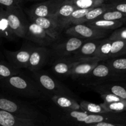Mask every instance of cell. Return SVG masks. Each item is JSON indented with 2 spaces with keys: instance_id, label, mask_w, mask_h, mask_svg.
Listing matches in <instances>:
<instances>
[{
  "instance_id": "6da1fadb",
  "label": "cell",
  "mask_w": 126,
  "mask_h": 126,
  "mask_svg": "<svg viewBox=\"0 0 126 126\" xmlns=\"http://www.w3.org/2000/svg\"><path fill=\"white\" fill-rule=\"evenodd\" d=\"M0 86L17 96L27 98H42L46 96L36 81L21 74L0 80Z\"/></svg>"
},
{
  "instance_id": "7a4b0ae2",
  "label": "cell",
  "mask_w": 126,
  "mask_h": 126,
  "mask_svg": "<svg viewBox=\"0 0 126 126\" xmlns=\"http://www.w3.org/2000/svg\"><path fill=\"white\" fill-rule=\"evenodd\" d=\"M0 109L18 118L34 121L36 123L45 120L44 116L34 107L11 97L0 95Z\"/></svg>"
},
{
  "instance_id": "3957f363",
  "label": "cell",
  "mask_w": 126,
  "mask_h": 126,
  "mask_svg": "<svg viewBox=\"0 0 126 126\" xmlns=\"http://www.w3.org/2000/svg\"><path fill=\"white\" fill-rule=\"evenodd\" d=\"M87 87L111 82H126V74L112 70L104 61H100L87 76L82 78Z\"/></svg>"
},
{
  "instance_id": "277c9868",
  "label": "cell",
  "mask_w": 126,
  "mask_h": 126,
  "mask_svg": "<svg viewBox=\"0 0 126 126\" xmlns=\"http://www.w3.org/2000/svg\"><path fill=\"white\" fill-rule=\"evenodd\" d=\"M33 78L46 95H65L73 97V94L67 87L43 72L33 71Z\"/></svg>"
},
{
  "instance_id": "5b68a950",
  "label": "cell",
  "mask_w": 126,
  "mask_h": 126,
  "mask_svg": "<svg viewBox=\"0 0 126 126\" xmlns=\"http://www.w3.org/2000/svg\"><path fill=\"white\" fill-rule=\"evenodd\" d=\"M6 12L11 30L16 36L24 38L29 22L22 6L6 7Z\"/></svg>"
},
{
  "instance_id": "8992f818",
  "label": "cell",
  "mask_w": 126,
  "mask_h": 126,
  "mask_svg": "<svg viewBox=\"0 0 126 126\" xmlns=\"http://www.w3.org/2000/svg\"><path fill=\"white\" fill-rule=\"evenodd\" d=\"M111 31L103 30L93 28L86 23L72 25L65 31L66 34L70 36H75L83 39L84 41L93 39H103Z\"/></svg>"
},
{
  "instance_id": "52a82bcc",
  "label": "cell",
  "mask_w": 126,
  "mask_h": 126,
  "mask_svg": "<svg viewBox=\"0 0 126 126\" xmlns=\"http://www.w3.org/2000/svg\"><path fill=\"white\" fill-rule=\"evenodd\" d=\"M84 41L79 38L71 36L62 43L54 45L50 54L55 59L71 56L81 46Z\"/></svg>"
},
{
  "instance_id": "ba28073f",
  "label": "cell",
  "mask_w": 126,
  "mask_h": 126,
  "mask_svg": "<svg viewBox=\"0 0 126 126\" xmlns=\"http://www.w3.org/2000/svg\"><path fill=\"white\" fill-rule=\"evenodd\" d=\"M65 0H46L37 2L26 10L27 15L30 17H50L55 14Z\"/></svg>"
},
{
  "instance_id": "9c48e42d",
  "label": "cell",
  "mask_w": 126,
  "mask_h": 126,
  "mask_svg": "<svg viewBox=\"0 0 126 126\" xmlns=\"http://www.w3.org/2000/svg\"><path fill=\"white\" fill-rule=\"evenodd\" d=\"M34 47L23 46L17 51L4 50V55L12 66L17 69L28 68L31 52Z\"/></svg>"
},
{
  "instance_id": "30bf717a",
  "label": "cell",
  "mask_w": 126,
  "mask_h": 126,
  "mask_svg": "<svg viewBox=\"0 0 126 126\" xmlns=\"http://www.w3.org/2000/svg\"><path fill=\"white\" fill-rule=\"evenodd\" d=\"M24 38L41 46L50 45L57 40L55 38L50 36L40 26L33 22H30L28 23Z\"/></svg>"
},
{
  "instance_id": "8fae6325",
  "label": "cell",
  "mask_w": 126,
  "mask_h": 126,
  "mask_svg": "<svg viewBox=\"0 0 126 126\" xmlns=\"http://www.w3.org/2000/svg\"><path fill=\"white\" fill-rule=\"evenodd\" d=\"M98 123L126 124V113L106 112L100 114H89L81 126L92 125Z\"/></svg>"
},
{
  "instance_id": "7c38bea8",
  "label": "cell",
  "mask_w": 126,
  "mask_h": 126,
  "mask_svg": "<svg viewBox=\"0 0 126 126\" xmlns=\"http://www.w3.org/2000/svg\"><path fill=\"white\" fill-rule=\"evenodd\" d=\"M100 61L97 57L78 60L71 69L69 76L73 78H84L91 72Z\"/></svg>"
},
{
  "instance_id": "4fadbf2b",
  "label": "cell",
  "mask_w": 126,
  "mask_h": 126,
  "mask_svg": "<svg viewBox=\"0 0 126 126\" xmlns=\"http://www.w3.org/2000/svg\"><path fill=\"white\" fill-rule=\"evenodd\" d=\"M50 55V50L45 46L33 47L30 56L28 68L32 72L38 71L47 63Z\"/></svg>"
},
{
  "instance_id": "5bb4252c",
  "label": "cell",
  "mask_w": 126,
  "mask_h": 126,
  "mask_svg": "<svg viewBox=\"0 0 126 126\" xmlns=\"http://www.w3.org/2000/svg\"><path fill=\"white\" fill-rule=\"evenodd\" d=\"M98 94H111L126 100V84L123 82H111L89 86Z\"/></svg>"
},
{
  "instance_id": "9a60e30c",
  "label": "cell",
  "mask_w": 126,
  "mask_h": 126,
  "mask_svg": "<svg viewBox=\"0 0 126 126\" xmlns=\"http://www.w3.org/2000/svg\"><path fill=\"white\" fill-rule=\"evenodd\" d=\"M30 22H33L40 26L50 36L57 39L62 31L52 16L46 17H30Z\"/></svg>"
},
{
  "instance_id": "2e32d148",
  "label": "cell",
  "mask_w": 126,
  "mask_h": 126,
  "mask_svg": "<svg viewBox=\"0 0 126 126\" xmlns=\"http://www.w3.org/2000/svg\"><path fill=\"white\" fill-rule=\"evenodd\" d=\"M76 9L75 6L67 0H65L58 9L53 17L55 18L60 30L62 31L63 30L68 28V21L69 17Z\"/></svg>"
},
{
  "instance_id": "e0dca14e",
  "label": "cell",
  "mask_w": 126,
  "mask_h": 126,
  "mask_svg": "<svg viewBox=\"0 0 126 126\" xmlns=\"http://www.w3.org/2000/svg\"><path fill=\"white\" fill-rule=\"evenodd\" d=\"M36 124L34 121L18 118L0 109V126H32Z\"/></svg>"
},
{
  "instance_id": "ac0fdd59",
  "label": "cell",
  "mask_w": 126,
  "mask_h": 126,
  "mask_svg": "<svg viewBox=\"0 0 126 126\" xmlns=\"http://www.w3.org/2000/svg\"><path fill=\"white\" fill-rule=\"evenodd\" d=\"M103 39L86 41L71 56L77 60L94 57L95 54Z\"/></svg>"
},
{
  "instance_id": "d6986e66",
  "label": "cell",
  "mask_w": 126,
  "mask_h": 126,
  "mask_svg": "<svg viewBox=\"0 0 126 126\" xmlns=\"http://www.w3.org/2000/svg\"><path fill=\"white\" fill-rule=\"evenodd\" d=\"M77 60V59H75L72 56L55 59L53 63V71L57 75L69 76L71 69Z\"/></svg>"
},
{
  "instance_id": "ffe728a7",
  "label": "cell",
  "mask_w": 126,
  "mask_h": 126,
  "mask_svg": "<svg viewBox=\"0 0 126 126\" xmlns=\"http://www.w3.org/2000/svg\"><path fill=\"white\" fill-rule=\"evenodd\" d=\"M50 98L54 103L64 110H81L79 103L73 97L65 95H52Z\"/></svg>"
},
{
  "instance_id": "44dd1931",
  "label": "cell",
  "mask_w": 126,
  "mask_h": 126,
  "mask_svg": "<svg viewBox=\"0 0 126 126\" xmlns=\"http://www.w3.org/2000/svg\"><path fill=\"white\" fill-rule=\"evenodd\" d=\"M85 23L88 26L97 29L112 31L120 28L123 24L125 23V22L123 20H107L97 19Z\"/></svg>"
},
{
  "instance_id": "7402d4cb",
  "label": "cell",
  "mask_w": 126,
  "mask_h": 126,
  "mask_svg": "<svg viewBox=\"0 0 126 126\" xmlns=\"http://www.w3.org/2000/svg\"><path fill=\"white\" fill-rule=\"evenodd\" d=\"M16 36L11 30L6 16V9L0 7V38L9 41L14 40Z\"/></svg>"
},
{
  "instance_id": "603a6c76",
  "label": "cell",
  "mask_w": 126,
  "mask_h": 126,
  "mask_svg": "<svg viewBox=\"0 0 126 126\" xmlns=\"http://www.w3.org/2000/svg\"><path fill=\"white\" fill-rule=\"evenodd\" d=\"M108 10H111V9L110 4L107 3V2H105L100 6L93 7L92 9H91L87 12V14L82 19L79 20L76 24L87 23V22L97 20L101 15L103 14L105 12Z\"/></svg>"
},
{
  "instance_id": "cb8c5ba5",
  "label": "cell",
  "mask_w": 126,
  "mask_h": 126,
  "mask_svg": "<svg viewBox=\"0 0 126 126\" xmlns=\"http://www.w3.org/2000/svg\"><path fill=\"white\" fill-rule=\"evenodd\" d=\"M88 114L82 110H65L63 118L76 126H81Z\"/></svg>"
},
{
  "instance_id": "d4e9b609",
  "label": "cell",
  "mask_w": 126,
  "mask_h": 126,
  "mask_svg": "<svg viewBox=\"0 0 126 126\" xmlns=\"http://www.w3.org/2000/svg\"><path fill=\"white\" fill-rule=\"evenodd\" d=\"M108 59L126 55V40H111Z\"/></svg>"
},
{
  "instance_id": "484cf974",
  "label": "cell",
  "mask_w": 126,
  "mask_h": 126,
  "mask_svg": "<svg viewBox=\"0 0 126 126\" xmlns=\"http://www.w3.org/2000/svg\"><path fill=\"white\" fill-rule=\"evenodd\" d=\"M104 62L116 72L126 74V56L123 55L112 58L105 60Z\"/></svg>"
},
{
  "instance_id": "4316f807",
  "label": "cell",
  "mask_w": 126,
  "mask_h": 126,
  "mask_svg": "<svg viewBox=\"0 0 126 126\" xmlns=\"http://www.w3.org/2000/svg\"><path fill=\"white\" fill-rule=\"evenodd\" d=\"M79 105L81 110L89 114H100L108 112L102 107L101 104H95L87 101H81Z\"/></svg>"
},
{
  "instance_id": "83f0119b",
  "label": "cell",
  "mask_w": 126,
  "mask_h": 126,
  "mask_svg": "<svg viewBox=\"0 0 126 126\" xmlns=\"http://www.w3.org/2000/svg\"><path fill=\"white\" fill-rule=\"evenodd\" d=\"M76 9H89L105 3L104 0H67Z\"/></svg>"
},
{
  "instance_id": "f1b7e54d",
  "label": "cell",
  "mask_w": 126,
  "mask_h": 126,
  "mask_svg": "<svg viewBox=\"0 0 126 126\" xmlns=\"http://www.w3.org/2000/svg\"><path fill=\"white\" fill-rule=\"evenodd\" d=\"M19 74L20 73L18 69L14 67L10 63L0 62V80Z\"/></svg>"
},
{
  "instance_id": "f546056e",
  "label": "cell",
  "mask_w": 126,
  "mask_h": 126,
  "mask_svg": "<svg viewBox=\"0 0 126 126\" xmlns=\"http://www.w3.org/2000/svg\"><path fill=\"white\" fill-rule=\"evenodd\" d=\"M101 105L108 112L126 113V100H125L112 103L103 102L101 103Z\"/></svg>"
},
{
  "instance_id": "4dcf8cb0",
  "label": "cell",
  "mask_w": 126,
  "mask_h": 126,
  "mask_svg": "<svg viewBox=\"0 0 126 126\" xmlns=\"http://www.w3.org/2000/svg\"><path fill=\"white\" fill-rule=\"evenodd\" d=\"M97 19L107 20H123L126 22V14L115 10H108L101 15Z\"/></svg>"
},
{
  "instance_id": "1f68e13d",
  "label": "cell",
  "mask_w": 126,
  "mask_h": 126,
  "mask_svg": "<svg viewBox=\"0 0 126 126\" xmlns=\"http://www.w3.org/2000/svg\"><path fill=\"white\" fill-rule=\"evenodd\" d=\"M92 8L89 9H76L73 12L71 13L69 17L68 21V28L70 27L72 25H75L82 19L86 14L87 12L92 9Z\"/></svg>"
},
{
  "instance_id": "d6a6232c",
  "label": "cell",
  "mask_w": 126,
  "mask_h": 126,
  "mask_svg": "<svg viewBox=\"0 0 126 126\" xmlns=\"http://www.w3.org/2000/svg\"><path fill=\"white\" fill-rule=\"evenodd\" d=\"M108 39L110 40H126V27L114 30L108 37Z\"/></svg>"
},
{
  "instance_id": "836d02e7",
  "label": "cell",
  "mask_w": 126,
  "mask_h": 126,
  "mask_svg": "<svg viewBox=\"0 0 126 126\" xmlns=\"http://www.w3.org/2000/svg\"><path fill=\"white\" fill-rule=\"evenodd\" d=\"M100 95L105 103H112V102H116L123 100V99H122L120 97L115 95L111 94H100Z\"/></svg>"
},
{
  "instance_id": "e575fe53",
  "label": "cell",
  "mask_w": 126,
  "mask_h": 126,
  "mask_svg": "<svg viewBox=\"0 0 126 126\" xmlns=\"http://www.w3.org/2000/svg\"><path fill=\"white\" fill-rule=\"evenodd\" d=\"M110 4L111 10H115L124 14H126V2H112Z\"/></svg>"
},
{
  "instance_id": "d590c367",
  "label": "cell",
  "mask_w": 126,
  "mask_h": 126,
  "mask_svg": "<svg viewBox=\"0 0 126 126\" xmlns=\"http://www.w3.org/2000/svg\"><path fill=\"white\" fill-rule=\"evenodd\" d=\"M25 0H0V5L6 7L15 6H22Z\"/></svg>"
},
{
  "instance_id": "8d00e7d4",
  "label": "cell",
  "mask_w": 126,
  "mask_h": 126,
  "mask_svg": "<svg viewBox=\"0 0 126 126\" xmlns=\"http://www.w3.org/2000/svg\"><path fill=\"white\" fill-rule=\"evenodd\" d=\"M89 126H126V124L110 123H98L92 125H89Z\"/></svg>"
},
{
  "instance_id": "74e56055",
  "label": "cell",
  "mask_w": 126,
  "mask_h": 126,
  "mask_svg": "<svg viewBox=\"0 0 126 126\" xmlns=\"http://www.w3.org/2000/svg\"><path fill=\"white\" fill-rule=\"evenodd\" d=\"M26 1H30V2H42V1H46V0H26Z\"/></svg>"
},
{
  "instance_id": "f35d334b",
  "label": "cell",
  "mask_w": 126,
  "mask_h": 126,
  "mask_svg": "<svg viewBox=\"0 0 126 126\" xmlns=\"http://www.w3.org/2000/svg\"><path fill=\"white\" fill-rule=\"evenodd\" d=\"M105 2H107V3H109V2H115V1H118V0H104Z\"/></svg>"
},
{
  "instance_id": "ab89813d",
  "label": "cell",
  "mask_w": 126,
  "mask_h": 126,
  "mask_svg": "<svg viewBox=\"0 0 126 126\" xmlns=\"http://www.w3.org/2000/svg\"><path fill=\"white\" fill-rule=\"evenodd\" d=\"M115 2H126V0H118V1H115Z\"/></svg>"
},
{
  "instance_id": "60d3db41",
  "label": "cell",
  "mask_w": 126,
  "mask_h": 126,
  "mask_svg": "<svg viewBox=\"0 0 126 126\" xmlns=\"http://www.w3.org/2000/svg\"></svg>"
},
{
  "instance_id": "b9f144b4",
  "label": "cell",
  "mask_w": 126,
  "mask_h": 126,
  "mask_svg": "<svg viewBox=\"0 0 126 126\" xmlns=\"http://www.w3.org/2000/svg\"></svg>"
}]
</instances>
